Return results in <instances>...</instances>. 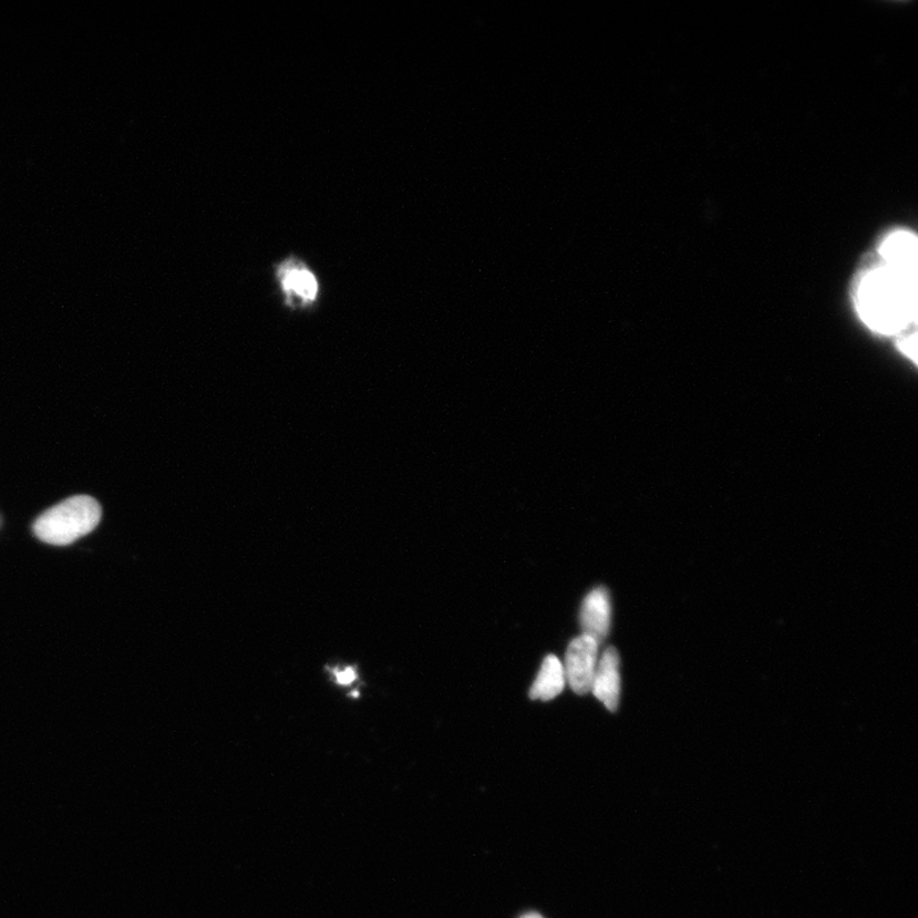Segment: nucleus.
Listing matches in <instances>:
<instances>
[{"instance_id":"obj_1","label":"nucleus","mask_w":918,"mask_h":918,"mask_svg":"<svg viewBox=\"0 0 918 918\" xmlns=\"http://www.w3.org/2000/svg\"><path fill=\"white\" fill-rule=\"evenodd\" d=\"M856 306L873 330L884 334L900 332L916 317L917 276L886 265L874 268L858 282Z\"/></svg>"},{"instance_id":"obj_2","label":"nucleus","mask_w":918,"mask_h":918,"mask_svg":"<svg viewBox=\"0 0 918 918\" xmlns=\"http://www.w3.org/2000/svg\"><path fill=\"white\" fill-rule=\"evenodd\" d=\"M100 504L87 495L72 496L48 509L33 525L40 541L53 546H69L94 530L101 520Z\"/></svg>"},{"instance_id":"obj_3","label":"nucleus","mask_w":918,"mask_h":918,"mask_svg":"<svg viewBox=\"0 0 918 918\" xmlns=\"http://www.w3.org/2000/svg\"><path fill=\"white\" fill-rule=\"evenodd\" d=\"M599 647L592 638L586 636L573 639L568 646L564 671L573 692L578 695L591 692Z\"/></svg>"},{"instance_id":"obj_4","label":"nucleus","mask_w":918,"mask_h":918,"mask_svg":"<svg viewBox=\"0 0 918 918\" xmlns=\"http://www.w3.org/2000/svg\"><path fill=\"white\" fill-rule=\"evenodd\" d=\"M277 279L290 307H308L318 298L319 283L316 275L297 258L286 259L277 268Z\"/></svg>"},{"instance_id":"obj_5","label":"nucleus","mask_w":918,"mask_h":918,"mask_svg":"<svg viewBox=\"0 0 918 918\" xmlns=\"http://www.w3.org/2000/svg\"><path fill=\"white\" fill-rule=\"evenodd\" d=\"M612 618L611 597L605 587L592 589L580 608L579 621L586 637L601 644L610 633Z\"/></svg>"},{"instance_id":"obj_6","label":"nucleus","mask_w":918,"mask_h":918,"mask_svg":"<svg viewBox=\"0 0 918 918\" xmlns=\"http://www.w3.org/2000/svg\"><path fill=\"white\" fill-rule=\"evenodd\" d=\"M591 692L610 712L618 711L621 694L620 656L613 647H609L597 663Z\"/></svg>"},{"instance_id":"obj_7","label":"nucleus","mask_w":918,"mask_h":918,"mask_svg":"<svg viewBox=\"0 0 918 918\" xmlns=\"http://www.w3.org/2000/svg\"><path fill=\"white\" fill-rule=\"evenodd\" d=\"M884 265L896 271L917 276V239L912 233L896 231L881 243Z\"/></svg>"},{"instance_id":"obj_8","label":"nucleus","mask_w":918,"mask_h":918,"mask_svg":"<svg viewBox=\"0 0 918 918\" xmlns=\"http://www.w3.org/2000/svg\"><path fill=\"white\" fill-rule=\"evenodd\" d=\"M566 684V671H564L561 661L555 654L546 656L534 685L529 690V698L533 701L549 702L561 694Z\"/></svg>"},{"instance_id":"obj_9","label":"nucleus","mask_w":918,"mask_h":918,"mask_svg":"<svg viewBox=\"0 0 918 918\" xmlns=\"http://www.w3.org/2000/svg\"><path fill=\"white\" fill-rule=\"evenodd\" d=\"M333 677L336 678L337 684L351 685L357 680V672L350 668L343 670L336 669Z\"/></svg>"},{"instance_id":"obj_10","label":"nucleus","mask_w":918,"mask_h":918,"mask_svg":"<svg viewBox=\"0 0 918 918\" xmlns=\"http://www.w3.org/2000/svg\"><path fill=\"white\" fill-rule=\"evenodd\" d=\"M900 348L906 350V353L909 358L916 359V334L908 336L907 339L900 344Z\"/></svg>"},{"instance_id":"obj_11","label":"nucleus","mask_w":918,"mask_h":918,"mask_svg":"<svg viewBox=\"0 0 918 918\" xmlns=\"http://www.w3.org/2000/svg\"><path fill=\"white\" fill-rule=\"evenodd\" d=\"M519 918H545V917L541 916L540 914H537V912H528V914L522 915Z\"/></svg>"}]
</instances>
